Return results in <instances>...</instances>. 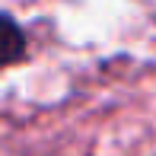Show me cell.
I'll use <instances>...</instances> for the list:
<instances>
[{"label":"cell","mask_w":156,"mask_h":156,"mask_svg":"<svg viewBox=\"0 0 156 156\" xmlns=\"http://www.w3.org/2000/svg\"><path fill=\"white\" fill-rule=\"evenodd\" d=\"M23 58V32L13 23V16H3V64H16Z\"/></svg>","instance_id":"1"}]
</instances>
